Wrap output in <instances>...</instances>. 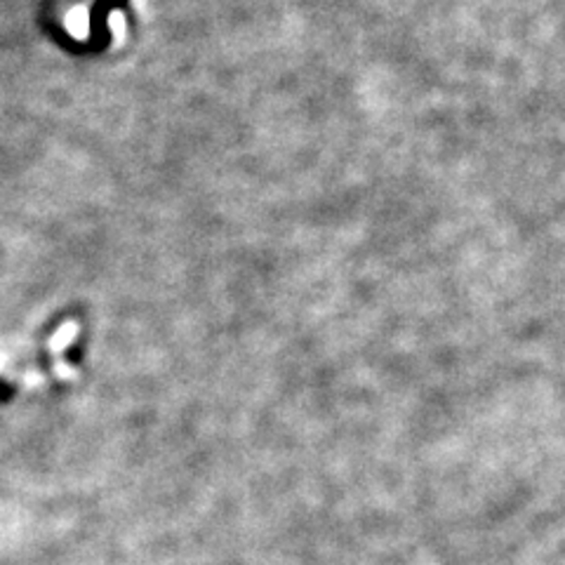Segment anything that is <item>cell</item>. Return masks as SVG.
Here are the masks:
<instances>
[{"label":"cell","mask_w":565,"mask_h":565,"mask_svg":"<svg viewBox=\"0 0 565 565\" xmlns=\"http://www.w3.org/2000/svg\"><path fill=\"white\" fill-rule=\"evenodd\" d=\"M111 22V32L115 28V38H119V42H121V38H123V34H125V22H123V14L121 12H111V17H109Z\"/></svg>","instance_id":"1"}]
</instances>
